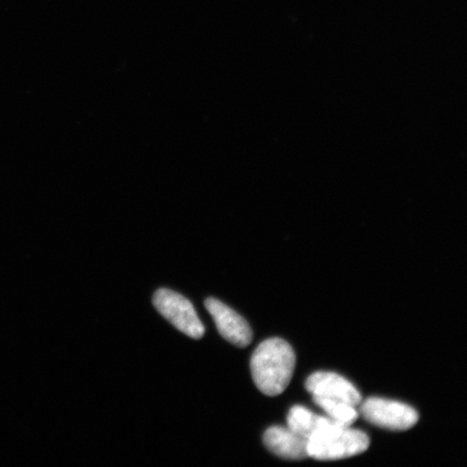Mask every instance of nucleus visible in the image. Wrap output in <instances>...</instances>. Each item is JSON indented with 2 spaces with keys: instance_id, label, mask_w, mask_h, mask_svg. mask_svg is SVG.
<instances>
[{
  "instance_id": "obj_1",
  "label": "nucleus",
  "mask_w": 467,
  "mask_h": 467,
  "mask_svg": "<svg viewBox=\"0 0 467 467\" xmlns=\"http://www.w3.org/2000/svg\"><path fill=\"white\" fill-rule=\"evenodd\" d=\"M250 368L256 388L263 394L280 395L287 389L294 376L295 350L283 338H268L255 348Z\"/></svg>"
},
{
  "instance_id": "obj_2",
  "label": "nucleus",
  "mask_w": 467,
  "mask_h": 467,
  "mask_svg": "<svg viewBox=\"0 0 467 467\" xmlns=\"http://www.w3.org/2000/svg\"><path fill=\"white\" fill-rule=\"evenodd\" d=\"M369 445L364 431L334 422L308 438L307 454L318 461L341 460L364 453Z\"/></svg>"
},
{
  "instance_id": "obj_3",
  "label": "nucleus",
  "mask_w": 467,
  "mask_h": 467,
  "mask_svg": "<svg viewBox=\"0 0 467 467\" xmlns=\"http://www.w3.org/2000/svg\"><path fill=\"white\" fill-rule=\"evenodd\" d=\"M154 306L175 328L192 338L204 335V327L198 317L194 306L182 295L169 289L156 291Z\"/></svg>"
},
{
  "instance_id": "obj_4",
  "label": "nucleus",
  "mask_w": 467,
  "mask_h": 467,
  "mask_svg": "<svg viewBox=\"0 0 467 467\" xmlns=\"http://www.w3.org/2000/svg\"><path fill=\"white\" fill-rule=\"evenodd\" d=\"M360 413L368 422L379 428L407 431L419 421L416 409L395 400L370 397L360 407Z\"/></svg>"
},
{
  "instance_id": "obj_5",
  "label": "nucleus",
  "mask_w": 467,
  "mask_h": 467,
  "mask_svg": "<svg viewBox=\"0 0 467 467\" xmlns=\"http://www.w3.org/2000/svg\"><path fill=\"white\" fill-rule=\"evenodd\" d=\"M204 306L214 320L219 334L238 348H247L253 341V330L241 315L213 297L204 301Z\"/></svg>"
},
{
  "instance_id": "obj_6",
  "label": "nucleus",
  "mask_w": 467,
  "mask_h": 467,
  "mask_svg": "<svg viewBox=\"0 0 467 467\" xmlns=\"http://www.w3.org/2000/svg\"><path fill=\"white\" fill-rule=\"evenodd\" d=\"M308 393L313 396L328 397V399L341 400L353 406L361 401L358 389L346 378L334 372L318 371L309 376L306 382Z\"/></svg>"
},
{
  "instance_id": "obj_7",
  "label": "nucleus",
  "mask_w": 467,
  "mask_h": 467,
  "mask_svg": "<svg viewBox=\"0 0 467 467\" xmlns=\"http://www.w3.org/2000/svg\"><path fill=\"white\" fill-rule=\"evenodd\" d=\"M265 445L274 454L288 460H303L308 458L307 440L289 428L272 426L263 436Z\"/></svg>"
},
{
  "instance_id": "obj_8",
  "label": "nucleus",
  "mask_w": 467,
  "mask_h": 467,
  "mask_svg": "<svg viewBox=\"0 0 467 467\" xmlns=\"http://www.w3.org/2000/svg\"><path fill=\"white\" fill-rule=\"evenodd\" d=\"M288 428L296 434L308 440L317 431L326 428V426L334 423V420L329 417L318 416L308 410L303 406H295L290 409L287 417Z\"/></svg>"
},
{
  "instance_id": "obj_9",
  "label": "nucleus",
  "mask_w": 467,
  "mask_h": 467,
  "mask_svg": "<svg viewBox=\"0 0 467 467\" xmlns=\"http://www.w3.org/2000/svg\"><path fill=\"white\" fill-rule=\"evenodd\" d=\"M315 404L323 409L330 419L344 426L352 425L358 419V411L348 402L328 399V397L313 396Z\"/></svg>"
}]
</instances>
